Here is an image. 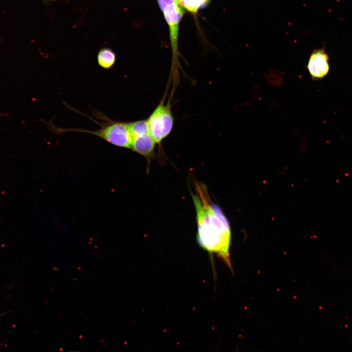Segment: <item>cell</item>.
Here are the masks:
<instances>
[{"label":"cell","mask_w":352,"mask_h":352,"mask_svg":"<svg viewBox=\"0 0 352 352\" xmlns=\"http://www.w3.org/2000/svg\"><path fill=\"white\" fill-rule=\"evenodd\" d=\"M208 1L207 0H183L182 6L190 12L196 13L200 7Z\"/></svg>","instance_id":"8"},{"label":"cell","mask_w":352,"mask_h":352,"mask_svg":"<svg viewBox=\"0 0 352 352\" xmlns=\"http://www.w3.org/2000/svg\"><path fill=\"white\" fill-rule=\"evenodd\" d=\"M102 117L106 123H100L90 117L101 127L100 129L95 131L83 129H62L54 126L52 121L47 123V125L50 130L55 133L60 134L68 131L86 132L101 138L115 146L131 149L132 137L130 122L113 121L105 115Z\"/></svg>","instance_id":"2"},{"label":"cell","mask_w":352,"mask_h":352,"mask_svg":"<svg viewBox=\"0 0 352 352\" xmlns=\"http://www.w3.org/2000/svg\"><path fill=\"white\" fill-rule=\"evenodd\" d=\"M329 57L324 47L314 50L311 53L307 65L312 80L323 79L330 71Z\"/></svg>","instance_id":"6"},{"label":"cell","mask_w":352,"mask_h":352,"mask_svg":"<svg viewBox=\"0 0 352 352\" xmlns=\"http://www.w3.org/2000/svg\"><path fill=\"white\" fill-rule=\"evenodd\" d=\"M116 60V54L111 49L103 47L99 50L97 55V62L101 67L110 69L115 64Z\"/></svg>","instance_id":"7"},{"label":"cell","mask_w":352,"mask_h":352,"mask_svg":"<svg viewBox=\"0 0 352 352\" xmlns=\"http://www.w3.org/2000/svg\"><path fill=\"white\" fill-rule=\"evenodd\" d=\"M130 127L132 137L131 149L145 157L151 156L156 143L150 132L147 121L132 122Z\"/></svg>","instance_id":"5"},{"label":"cell","mask_w":352,"mask_h":352,"mask_svg":"<svg viewBox=\"0 0 352 352\" xmlns=\"http://www.w3.org/2000/svg\"><path fill=\"white\" fill-rule=\"evenodd\" d=\"M55 0H51V1H55Z\"/></svg>","instance_id":"10"},{"label":"cell","mask_w":352,"mask_h":352,"mask_svg":"<svg viewBox=\"0 0 352 352\" xmlns=\"http://www.w3.org/2000/svg\"><path fill=\"white\" fill-rule=\"evenodd\" d=\"M179 4L182 6V3L183 0H175Z\"/></svg>","instance_id":"9"},{"label":"cell","mask_w":352,"mask_h":352,"mask_svg":"<svg viewBox=\"0 0 352 352\" xmlns=\"http://www.w3.org/2000/svg\"><path fill=\"white\" fill-rule=\"evenodd\" d=\"M165 20L169 27L170 37L173 52V67L177 63V40L178 27L183 15L182 6L175 0H157Z\"/></svg>","instance_id":"4"},{"label":"cell","mask_w":352,"mask_h":352,"mask_svg":"<svg viewBox=\"0 0 352 352\" xmlns=\"http://www.w3.org/2000/svg\"><path fill=\"white\" fill-rule=\"evenodd\" d=\"M207 0L209 1V0Z\"/></svg>","instance_id":"11"},{"label":"cell","mask_w":352,"mask_h":352,"mask_svg":"<svg viewBox=\"0 0 352 352\" xmlns=\"http://www.w3.org/2000/svg\"><path fill=\"white\" fill-rule=\"evenodd\" d=\"M149 131L157 144H160L171 132L174 119L169 101L162 99L147 119Z\"/></svg>","instance_id":"3"},{"label":"cell","mask_w":352,"mask_h":352,"mask_svg":"<svg viewBox=\"0 0 352 352\" xmlns=\"http://www.w3.org/2000/svg\"><path fill=\"white\" fill-rule=\"evenodd\" d=\"M195 185L196 192L192 194V198L196 212L198 242L204 250L217 254L231 268V233L228 220L210 199L204 185L196 182Z\"/></svg>","instance_id":"1"}]
</instances>
